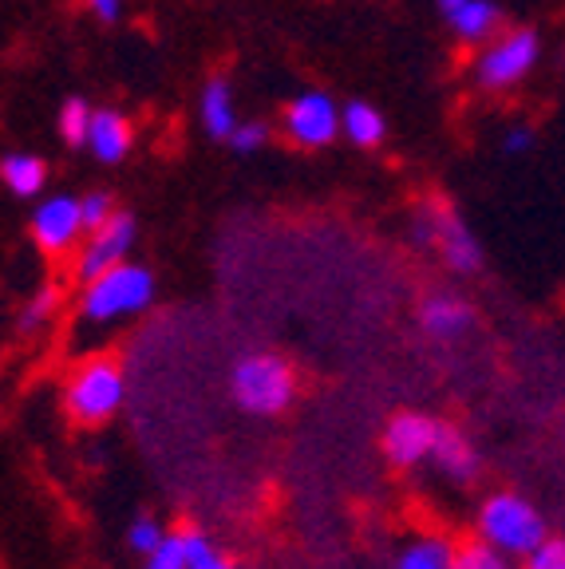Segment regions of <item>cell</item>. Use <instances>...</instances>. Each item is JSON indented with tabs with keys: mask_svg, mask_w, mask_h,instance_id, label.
<instances>
[{
	"mask_svg": "<svg viewBox=\"0 0 565 569\" xmlns=\"http://www.w3.org/2000/svg\"><path fill=\"white\" fill-rule=\"evenodd\" d=\"M127 403V372L116 356L96 352L83 365L71 368L63 383V411L71 423L80 427H103L123 411Z\"/></svg>",
	"mask_w": 565,
	"mask_h": 569,
	"instance_id": "6da1fadb",
	"label": "cell"
},
{
	"mask_svg": "<svg viewBox=\"0 0 565 569\" xmlns=\"http://www.w3.org/2000/svg\"><path fill=\"white\" fill-rule=\"evenodd\" d=\"M443 20H447L450 32L459 36L463 44H486L498 32V24H503V12H498L495 0H467L463 9H455Z\"/></svg>",
	"mask_w": 565,
	"mask_h": 569,
	"instance_id": "9a60e30c",
	"label": "cell"
},
{
	"mask_svg": "<svg viewBox=\"0 0 565 569\" xmlns=\"http://www.w3.org/2000/svg\"><path fill=\"white\" fill-rule=\"evenodd\" d=\"M88 9L96 12V20H103V24H116V20L123 17V0H88Z\"/></svg>",
	"mask_w": 565,
	"mask_h": 569,
	"instance_id": "f1b7e54d",
	"label": "cell"
},
{
	"mask_svg": "<svg viewBox=\"0 0 565 569\" xmlns=\"http://www.w3.org/2000/svg\"><path fill=\"white\" fill-rule=\"evenodd\" d=\"M131 142H135V131L119 111H111V107H96V111H91V131L83 147H88L99 162H107V167H111V162H123L127 151H131Z\"/></svg>",
	"mask_w": 565,
	"mask_h": 569,
	"instance_id": "4fadbf2b",
	"label": "cell"
},
{
	"mask_svg": "<svg viewBox=\"0 0 565 569\" xmlns=\"http://www.w3.org/2000/svg\"><path fill=\"white\" fill-rule=\"evenodd\" d=\"M56 312H60V289L56 284H44L40 293H32L24 301V309H20V317H17V329L24 332H40L44 325H52L56 320Z\"/></svg>",
	"mask_w": 565,
	"mask_h": 569,
	"instance_id": "ffe728a7",
	"label": "cell"
},
{
	"mask_svg": "<svg viewBox=\"0 0 565 569\" xmlns=\"http://www.w3.org/2000/svg\"><path fill=\"white\" fill-rule=\"evenodd\" d=\"M230 396L249 416H281L297 400V372L277 352H249L230 368Z\"/></svg>",
	"mask_w": 565,
	"mask_h": 569,
	"instance_id": "3957f363",
	"label": "cell"
},
{
	"mask_svg": "<svg viewBox=\"0 0 565 569\" xmlns=\"http://www.w3.org/2000/svg\"><path fill=\"white\" fill-rule=\"evenodd\" d=\"M266 134H269L266 123H241V119H238V127H234V134L226 142H230L238 154H254V151H261V147H266Z\"/></svg>",
	"mask_w": 565,
	"mask_h": 569,
	"instance_id": "484cf974",
	"label": "cell"
},
{
	"mask_svg": "<svg viewBox=\"0 0 565 569\" xmlns=\"http://www.w3.org/2000/svg\"><path fill=\"white\" fill-rule=\"evenodd\" d=\"M542 56V40L531 28H511V32H495L486 44H478V56L470 63V76L483 91H506L522 83L534 71Z\"/></svg>",
	"mask_w": 565,
	"mask_h": 569,
	"instance_id": "5b68a950",
	"label": "cell"
},
{
	"mask_svg": "<svg viewBox=\"0 0 565 569\" xmlns=\"http://www.w3.org/2000/svg\"><path fill=\"white\" fill-rule=\"evenodd\" d=\"M0 182L17 198H40L48 182V167H44V159H36V154L12 151L0 159Z\"/></svg>",
	"mask_w": 565,
	"mask_h": 569,
	"instance_id": "2e32d148",
	"label": "cell"
},
{
	"mask_svg": "<svg viewBox=\"0 0 565 569\" xmlns=\"http://www.w3.org/2000/svg\"><path fill=\"white\" fill-rule=\"evenodd\" d=\"M198 119H202L206 134L210 139H230L234 127H238V103H234V88L230 80H210L198 96Z\"/></svg>",
	"mask_w": 565,
	"mask_h": 569,
	"instance_id": "5bb4252c",
	"label": "cell"
},
{
	"mask_svg": "<svg viewBox=\"0 0 565 569\" xmlns=\"http://www.w3.org/2000/svg\"><path fill=\"white\" fill-rule=\"evenodd\" d=\"M455 569H518V566H514V558H506L503 550H495V546H486L483 538H475V542L455 546Z\"/></svg>",
	"mask_w": 565,
	"mask_h": 569,
	"instance_id": "44dd1931",
	"label": "cell"
},
{
	"mask_svg": "<svg viewBox=\"0 0 565 569\" xmlns=\"http://www.w3.org/2000/svg\"><path fill=\"white\" fill-rule=\"evenodd\" d=\"M80 213H83V230H96V226H103L107 218L116 213V202H111L103 190H96V194L80 198Z\"/></svg>",
	"mask_w": 565,
	"mask_h": 569,
	"instance_id": "4316f807",
	"label": "cell"
},
{
	"mask_svg": "<svg viewBox=\"0 0 565 569\" xmlns=\"http://www.w3.org/2000/svg\"><path fill=\"white\" fill-rule=\"evenodd\" d=\"M135 238H139V230H135V218L127 210H116L103 226L88 230L83 233L80 258H76V281L83 284L91 277L107 273L111 266H119V261H127L135 249Z\"/></svg>",
	"mask_w": 565,
	"mask_h": 569,
	"instance_id": "52a82bcc",
	"label": "cell"
},
{
	"mask_svg": "<svg viewBox=\"0 0 565 569\" xmlns=\"http://www.w3.org/2000/svg\"><path fill=\"white\" fill-rule=\"evenodd\" d=\"M285 134H289L297 147H328V142L340 134V103H336L328 91H300L289 107H285Z\"/></svg>",
	"mask_w": 565,
	"mask_h": 569,
	"instance_id": "ba28073f",
	"label": "cell"
},
{
	"mask_svg": "<svg viewBox=\"0 0 565 569\" xmlns=\"http://www.w3.org/2000/svg\"><path fill=\"white\" fill-rule=\"evenodd\" d=\"M412 241H416L419 249L439 253L443 266L455 269V273H475V269L483 266V246H478V238L467 230V222H463L459 213L439 202H427L416 210V218H412Z\"/></svg>",
	"mask_w": 565,
	"mask_h": 569,
	"instance_id": "8992f818",
	"label": "cell"
},
{
	"mask_svg": "<svg viewBox=\"0 0 565 569\" xmlns=\"http://www.w3.org/2000/svg\"><path fill=\"white\" fill-rule=\"evenodd\" d=\"M435 4H439V12H443V17H450V12H455V9H463V4H467V0H435Z\"/></svg>",
	"mask_w": 565,
	"mask_h": 569,
	"instance_id": "f546056e",
	"label": "cell"
},
{
	"mask_svg": "<svg viewBox=\"0 0 565 569\" xmlns=\"http://www.w3.org/2000/svg\"><path fill=\"white\" fill-rule=\"evenodd\" d=\"M182 533V558H186V569H241L238 561H230L226 553L214 546L210 533L195 530V526H186Z\"/></svg>",
	"mask_w": 565,
	"mask_h": 569,
	"instance_id": "d6986e66",
	"label": "cell"
},
{
	"mask_svg": "<svg viewBox=\"0 0 565 569\" xmlns=\"http://www.w3.org/2000/svg\"><path fill=\"white\" fill-rule=\"evenodd\" d=\"M427 462H432V467L443 475V479L455 482V487H467V482H475L478 471H483V462H478L475 443H470V439L463 436L459 427H450V423H439V436H435V451H432V459H427Z\"/></svg>",
	"mask_w": 565,
	"mask_h": 569,
	"instance_id": "8fae6325",
	"label": "cell"
},
{
	"mask_svg": "<svg viewBox=\"0 0 565 569\" xmlns=\"http://www.w3.org/2000/svg\"><path fill=\"white\" fill-rule=\"evenodd\" d=\"M91 111H96V107H91L88 99H68V103L60 107V134L68 147H83V142H88Z\"/></svg>",
	"mask_w": 565,
	"mask_h": 569,
	"instance_id": "7402d4cb",
	"label": "cell"
},
{
	"mask_svg": "<svg viewBox=\"0 0 565 569\" xmlns=\"http://www.w3.org/2000/svg\"><path fill=\"white\" fill-rule=\"evenodd\" d=\"M142 569H186V558H182V533L170 530L167 538H162L159 550L142 558Z\"/></svg>",
	"mask_w": 565,
	"mask_h": 569,
	"instance_id": "cb8c5ba5",
	"label": "cell"
},
{
	"mask_svg": "<svg viewBox=\"0 0 565 569\" xmlns=\"http://www.w3.org/2000/svg\"><path fill=\"white\" fill-rule=\"evenodd\" d=\"M470 325H475V309L455 293H432L419 305V329H424L435 345H450V340L467 337Z\"/></svg>",
	"mask_w": 565,
	"mask_h": 569,
	"instance_id": "7c38bea8",
	"label": "cell"
},
{
	"mask_svg": "<svg viewBox=\"0 0 565 569\" xmlns=\"http://www.w3.org/2000/svg\"><path fill=\"white\" fill-rule=\"evenodd\" d=\"M396 569H455V542L450 538H416L399 553Z\"/></svg>",
	"mask_w": 565,
	"mask_h": 569,
	"instance_id": "ac0fdd59",
	"label": "cell"
},
{
	"mask_svg": "<svg viewBox=\"0 0 565 569\" xmlns=\"http://www.w3.org/2000/svg\"><path fill=\"white\" fill-rule=\"evenodd\" d=\"M534 147V131L531 127H514V131H506L503 139V151L506 154H526Z\"/></svg>",
	"mask_w": 565,
	"mask_h": 569,
	"instance_id": "83f0119b",
	"label": "cell"
},
{
	"mask_svg": "<svg viewBox=\"0 0 565 569\" xmlns=\"http://www.w3.org/2000/svg\"><path fill=\"white\" fill-rule=\"evenodd\" d=\"M435 436H439V419L424 416V411H399L388 419L380 436L384 459L399 471H412V467H424L435 451Z\"/></svg>",
	"mask_w": 565,
	"mask_h": 569,
	"instance_id": "9c48e42d",
	"label": "cell"
},
{
	"mask_svg": "<svg viewBox=\"0 0 565 569\" xmlns=\"http://www.w3.org/2000/svg\"><path fill=\"white\" fill-rule=\"evenodd\" d=\"M478 538L503 550L506 558L522 561L531 550H538L549 533L531 498L514 495V490H498L478 507Z\"/></svg>",
	"mask_w": 565,
	"mask_h": 569,
	"instance_id": "277c9868",
	"label": "cell"
},
{
	"mask_svg": "<svg viewBox=\"0 0 565 569\" xmlns=\"http://www.w3.org/2000/svg\"><path fill=\"white\" fill-rule=\"evenodd\" d=\"M522 569H565V542L562 538H546L538 550L522 558Z\"/></svg>",
	"mask_w": 565,
	"mask_h": 569,
	"instance_id": "d4e9b609",
	"label": "cell"
},
{
	"mask_svg": "<svg viewBox=\"0 0 565 569\" xmlns=\"http://www.w3.org/2000/svg\"><path fill=\"white\" fill-rule=\"evenodd\" d=\"M340 134H348V142H356V147H380L384 134H388V123L371 103L353 99V103L340 107Z\"/></svg>",
	"mask_w": 565,
	"mask_h": 569,
	"instance_id": "e0dca14e",
	"label": "cell"
},
{
	"mask_svg": "<svg viewBox=\"0 0 565 569\" xmlns=\"http://www.w3.org/2000/svg\"><path fill=\"white\" fill-rule=\"evenodd\" d=\"M32 241L44 253H68L76 241L83 238V213H80V198H71V194H52L44 198V202L32 210Z\"/></svg>",
	"mask_w": 565,
	"mask_h": 569,
	"instance_id": "30bf717a",
	"label": "cell"
},
{
	"mask_svg": "<svg viewBox=\"0 0 565 569\" xmlns=\"http://www.w3.org/2000/svg\"><path fill=\"white\" fill-rule=\"evenodd\" d=\"M167 526L159 522V518H150V515H139L131 526H127V546H131L139 558H147V553H155L162 546V538H167Z\"/></svg>",
	"mask_w": 565,
	"mask_h": 569,
	"instance_id": "603a6c76",
	"label": "cell"
},
{
	"mask_svg": "<svg viewBox=\"0 0 565 569\" xmlns=\"http://www.w3.org/2000/svg\"><path fill=\"white\" fill-rule=\"evenodd\" d=\"M155 301V273L139 261H119L111 266L107 273L91 277L83 281V293H80V317L88 325H116V320H131L139 312L150 309Z\"/></svg>",
	"mask_w": 565,
	"mask_h": 569,
	"instance_id": "7a4b0ae2",
	"label": "cell"
}]
</instances>
